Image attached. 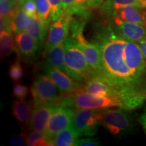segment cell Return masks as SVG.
Masks as SVG:
<instances>
[{
  "label": "cell",
  "instance_id": "obj_1",
  "mask_svg": "<svg viewBox=\"0 0 146 146\" xmlns=\"http://www.w3.org/2000/svg\"><path fill=\"white\" fill-rule=\"evenodd\" d=\"M95 43L101 52L98 76L118 91L126 109L141 106L146 100V61L139 45L112 29L100 33Z\"/></svg>",
  "mask_w": 146,
  "mask_h": 146
},
{
  "label": "cell",
  "instance_id": "obj_2",
  "mask_svg": "<svg viewBox=\"0 0 146 146\" xmlns=\"http://www.w3.org/2000/svg\"><path fill=\"white\" fill-rule=\"evenodd\" d=\"M64 43L65 72L80 85L94 76L85 54L77 41L68 36Z\"/></svg>",
  "mask_w": 146,
  "mask_h": 146
},
{
  "label": "cell",
  "instance_id": "obj_3",
  "mask_svg": "<svg viewBox=\"0 0 146 146\" xmlns=\"http://www.w3.org/2000/svg\"><path fill=\"white\" fill-rule=\"evenodd\" d=\"M31 91L34 104H51L60 106L62 93L50 76L40 75L32 85Z\"/></svg>",
  "mask_w": 146,
  "mask_h": 146
},
{
  "label": "cell",
  "instance_id": "obj_4",
  "mask_svg": "<svg viewBox=\"0 0 146 146\" xmlns=\"http://www.w3.org/2000/svg\"><path fill=\"white\" fill-rule=\"evenodd\" d=\"M104 108H76L74 110L72 127L78 136H94L101 125Z\"/></svg>",
  "mask_w": 146,
  "mask_h": 146
},
{
  "label": "cell",
  "instance_id": "obj_5",
  "mask_svg": "<svg viewBox=\"0 0 146 146\" xmlns=\"http://www.w3.org/2000/svg\"><path fill=\"white\" fill-rule=\"evenodd\" d=\"M129 111L130 110L123 108H104L101 125L114 136L127 134L133 127L132 118Z\"/></svg>",
  "mask_w": 146,
  "mask_h": 146
},
{
  "label": "cell",
  "instance_id": "obj_6",
  "mask_svg": "<svg viewBox=\"0 0 146 146\" xmlns=\"http://www.w3.org/2000/svg\"><path fill=\"white\" fill-rule=\"evenodd\" d=\"M72 16V13L69 11L64 10L57 20L53 21L47 33L44 51L45 54L52 47L64 42L68 36Z\"/></svg>",
  "mask_w": 146,
  "mask_h": 146
},
{
  "label": "cell",
  "instance_id": "obj_7",
  "mask_svg": "<svg viewBox=\"0 0 146 146\" xmlns=\"http://www.w3.org/2000/svg\"><path fill=\"white\" fill-rule=\"evenodd\" d=\"M74 110L64 106L56 107L47 123L45 135L52 139L58 133L72 125Z\"/></svg>",
  "mask_w": 146,
  "mask_h": 146
},
{
  "label": "cell",
  "instance_id": "obj_8",
  "mask_svg": "<svg viewBox=\"0 0 146 146\" xmlns=\"http://www.w3.org/2000/svg\"><path fill=\"white\" fill-rule=\"evenodd\" d=\"M77 41L87 60L89 67L94 76L100 75L102 68L101 52L98 45L96 43H89L84 37L83 32L78 33L71 36Z\"/></svg>",
  "mask_w": 146,
  "mask_h": 146
},
{
  "label": "cell",
  "instance_id": "obj_9",
  "mask_svg": "<svg viewBox=\"0 0 146 146\" xmlns=\"http://www.w3.org/2000/svg\"><path fill=\"white\" fill-rule=\"evenodd\" d=\"M42 69L45 74L53 80L59 90L63 94H68L74 92L79 88L81 85L74 81L68 74L60 69L54 68L43 63Z\"/></svg>",
  "mask_w": 146,
  "mask_h": 146
},
{
  "label": "cell",
  "instance_id": "obj_10",
  "mask_svg": "<svg viewBox=\"0 0 146 146\" xmlns=\"http://www.w3.org/2000/svg\"><path fill=\"white\" fill-rule=\"evenodd\" d=\"M81 88L89 94L119 100L123 104L124 108L126 109L125 103L118 91L100 76H93L81 85Z\"/></svg>",
  "mask_w": 146,
  "mask_h": 146
},
{
  "label": "cell",
  "instance_id": "obj_11",
  "mask_svg": "<svg viewBox=\"0 0 146 146\" xmlns=\"http://www.w3.org/2000/svg\"><path fill=\"white\" fill-rule=\"evenodd\" d=\"M115 31L125 39L134 42H140L146 39V27L123 21L116 15L114 18Z\"/></svg>",
  "mask_w": 146,
  "mask_h": 146
},
{
  "label": "cell",
  "instance_id": "obj_12",
  "mask_svg": "<svg viewBox=\"0 0 146 146\" xmlns=\"http://www.w3.org/2000/svg\"><path fill=\"white\" fill-rule=\"evenodd\" d=\"M56 107L51 104H34L33 114L29 124V131L45 133L47 123Z\"/></svg>",
  "mask_w": 146,
  "mask_h": 146
},
{
  "label": "cell",
  "instance_id": "obj_13",
  "mask_svg": "<svg viewBox=\"0 0 146 146\" xmlns=\"http://www.w3.org/2000/svg\"><path fill=\"white\" fill-rule=\"evenodd\" d=\"M15 43L19 54L26 59L31 60L39 50L36 41L28 32H22L15 36Z\"/></svg>",
  "mask_w": 146,
  "mask_h": 146
},
{
  "label": "cell",
  "instance_id": "obj_14",
  "mask_svg": "<svg viewBox=\"0 0 146 146\" xmlns=\"http://www.w3.org/2000/svg\"><path fill=\"white\" fill-rule=\"evenodd\" d=\"M48 26L49 23H45L38 14L31 17V22L27 32L30 33L36 41L39 50L41 49L44 44L47 31L49 30Z\"/></svg>",
  "mask_w": 146,
  "mask_h": 146
},
{
  "label": "cell",
  "instance_id": "obj_15",
  "mask_svg": "<svg viewBox=\"0 0 146 146\" xmlns=\"http://www.w3.org/2000/svg\"><path fill=\"white\" fill-rule=\"evenodd\" d=\"M118 16L123 21L146 27V10L137 5H129L118 12Z\"/></svg>",
  "mask_w": 146,
  "mask_h": 146
},
{
  "label": "cell",
  "instance_id": "obj_16",
  "mask_svg": "<svg viewBox=\"0 0 146 146\" xmlns=\"http://www.w3.org/2000/svg\"><path fill=\"white\" fill-rule=\"evenodd\" d=\"M45 54H46V60L44 62L45 64L65 72V51L64 42L52 47Z\"/></svg>",
  "mask_w": 146,
  "mask_h": 146
},
{
  "label": "cell",
  "instance_id": "obj_17",
  "mask_svg": "<svg viewBox=\"0 0 146 146\" xmlns=\"http://www.w3.org/2000/svg\"><path fill=\"white\" fill-rule=\"evenodd\" d=\"M33 106L31 102L25 100H16L12 105V113L20 123L27 125L30 123L33 114Z\"/></svg>",
  "mask_w": 146,
  "mask_h": 146
},
{
  "label": "cell",
  "instance_id": "obj_18",
  "mask_svg": "<svg viewBox=\"0 0 146 146\" xmlns=\"http://www.w3.org/2000/svg\"><path fill=\"white\" fill-rule=\"evenodd\" d=\"M78 135L72 125L58 133L50 140V145L55 146H73L76 145Z\"/></svg>",
  "mask_w": 146,
  "mask_h": 146
},
{
  "label": "cell",
  "instance_id": "obj_19",
  "mask_svg": "<svg viewBox=\"0 0 146 146\" xmlns=\"http://www.w3.org/2000/svg\"><path fill=\"white\" fill-rule=\"evenodd\" d=\"M30 22V16L25 12L23 7L19 5L10 22V28L12 32L16 35L26 31L29 28Z\"/></svg>",
  "mask_w": 146,
  "mask_h": 146
},
{
  "label": "cell",
  "instance_id": "obj_20",
  "mask_svg": "<svg viewBox=\"0 0 146 146\" xmlns=\"http://www.w3.org/2000/svg\"><path fill=\"white\" fill-rule=\"evenodd\" d=\"M129 5L139 6V0H107L104 9L108 13L117 14L120 10Z\"/></svg>",
  "mask_w": 146,
  "mask_h": 146
},
{
  "label": "cell",
  "instance_id": "obj_21",
  "mask_svg": "<svg viewBox=\"0 0 146 146\" xmlns=\"http://www.w3.org/2000/svg\"><path fill=\"white\" fill-rule=\"evenodd\" d=\"M14 48V40L12 33L2 31L0 34V52L1 57H7L11 55Z\"/></svg>",
  "mask_w": 146,
  "mask_h": 146
},
{
  "label": "cell",
  "instance_id": "obj_22",
  "mask_svg": "<svg viewBox=\"0 0 146 146\" xmlns=\"http://www.w3.org/2000/svg\"><path fill=\"white\" fill-rule=\"evenodd\" d=\"M27 145L30 146H48L50 145V139L45 133L36 131H29L26 135Z\"/></svg>",
  "mask_w": 146,
  "mask_h": 146
},
{
  "label": "cell",
  "instance_id": "obj_23",
  "mask_svg": "<svg viewBox=\"0 0 146 146\" xmlns=\"http://www.w3.org/2000/svg\"><path fill=\"white\" fill-rule=\"evenodd\" d=\"M19 5H15L10 0H3L0 4V15L10 23Z\"/></svg>",
  "mask_w": 146,
  "mask_h": 146
},
{
  "label": "cell",
  "instance_id": "obj_24",
  "mask_svg": "<svg viewBox=\"0 0 146 146\" xmlns=\"http://www.w3.org/2000/svg\"><path fill=\"white\" fill-rule=\"evenodd\" d=\"M37 8V14L45 23H50L51 18V8L48 0H35Z\"/></svg>",
  "mask_w": 146,
  "mask_h": 146
},
{
  "label": "cell",
  "instance_id": "obj_25",
  "mask_svg": "<svg viewBox=\"0 0 146 146\" xmlns=\"http://www.w3.org/2000/svg\"><path fill=\"white\" fill-rule=\"evenodd\" d=\"M9 76L12 81L18 83L24 76V71L19 60H16L9 68Z\"/></svg>",
  "mask_w": 146,
  "mask_h": 146
},
{
  "label": "cell",
  "instance_id": "obj_26",
  "mask_svg": "<svg viewBox=\"0 0 146 146\" xmlns=\"http://www.w3.org/2000/svg\"><path fill=\"white\" fill-rule=\"evenodd\" d=\"M51 8L52 21L57 20L64 12L62 0H48Z\"/></svg>",
  "mask_w": 146,
  "mask_h": 146
},
{
  "label": "cell",
  "instance_id": "obj_27",
  "mask_svg": "<svg viewBox=\"0 0 146 146\" xmlns=\"http://www.w3.org/2000/svg\"><path fill=\"white\" fill-rule=\"evenodd\" d=\"M90 0H62L64 10L69 11L73 13L74 11L81 9Z\"/></svg>",
  "mask_w": 146,
  "mask_h": 146
},
{
  "label": "cell",
  "instance_id": "obj_28",
  "mask_svg": "<svg viewBox=\"0 0 146 146\" xmlns=\"http://www.w3.org/2000/svg\"><path fill=\"white\" fill-rule=\"evenodd\" d=\"M13 96L19 100H25L29 92V87L23 84L17 83L13 87Z\"/></svg>",
  "mask_w": 146,
  "mask_h": 146
},
{
  "label": "cell",
  "instance_id": "obj_29",
  "mask_svg": "<svg viewBox=\"0 0 146 146\" xmlns=\"http://www.w3.org/2000/svg\"><path fill=\"white\" fill-rule=\"evenodd\" d=\"M21 6L30 17L37 14V8L35 0H26Z\"/></svg>",
  "mask_w": 146,
  "mask_h": 146
},
{
  "label": "cell",
  "instance_id": "obj_30",
  "mask_svg": "<svg viewBox=\"0 0 146 146\" xmlns=\"http://www.w3.org/2000/svg\"><path fill=\"white\" fill-rule=\"evenodd\" d=\"M100 141L98 139L86 138L77 139L76 145L78 146H98L100 145Z\"/></svg>",
  "mask_w": 146,
  "mask_h": 146
},
{
  "label": "cell",
  "instance_id": "obj_31",
  "mask_svg": "<svg viewBox=\"0 0 146 146\" xmlns=\"http://www.w3.org/2000/svg\"><path fill=\"white\" fill-rule=\"evenodd\" d=\"M10 145L12 146H24L27 145L26 135H20L14 136L10 141Z\"/></svg>",
  "mask_w": 146,
  "mask_h": 146
},
{
  "label": "cell",
  "instance_id": "obj_32",
  "mask_svg": "<svg viewBox=\"0 0 146 146\" xmlns=\"http://www.w3.org/2000/svg\"><path fill=\"white\" fill-rule=\"evenodd\" d=\"M139 121L141 123V125L143 127L144 131H145V133L146 134V106L144 109L143 112L140 115L139 119Z\"/></svg>",
  "mask_w": 146,
  "mask_h": 146
},
{
  "label": "cell",
  "instance_id": "obj_33",
  "mask_svg": "<svg viewBox=\"0 0 146 146\" xmlns=\"http://www.w3.org/2000/svg\"><path fill=\"white\" fill-rule=\"evenodd\" d=\"M139 45L140 48H141L142 53H143V55L144 56V58H145L146 61V39L139 42Z\"/></svg>",
  "mask_w": 146,
  "mask_h": 146
},
{
  "label": "cell",
  "instance_id": "obj_34",
  "mask_svg": "<svg viewBox=\"0 0 146 146\" xmlns=\"http://www.w3.org/2000/svg\"><path fill=\"white\" fill-rule=\"evenodd\" d=\"M139 5L141 8H146V0H139Z\"/></svg>",
  "mask_w": 146,
  "mask_h": 146
},
{
  "label": "cell",
  "instance_id": "obj_35",
  "mask_svg": "<svg viewBox=\"0 0 146 146\" xmlns=\"http://www.w3.org/2000/svg\"><path fill=\"white\" fill-rule=\"evenodd\" d=\"M10 1H12V2L15 5H19L21 0H10Z\"/></svg>",
  "mask_w": 146,
  "mask_h": 146
},
{
  "label": "cell",
  "instance_id": "obj_36",
  "mask_svg": "<svg viewBox=\"0 0 146 146\" xmlns=\"http://www.w3.org/2000/svg\"><path fill=\"white\" fill-rule=\"evenodd\" d=\"M25 1H26V0H21V1H20V5H21H21L23 4V3L25 2Z\"/></svg>",
  "mask_w": 146,
  "mask_h": 146
},
{
  "label": "cell",
  "instance_id": "obj_37",
  "mask_svg": "<svg viewBox=\"0 0 146 146\" xmlns=\"http://www.w3.org/2000/svg\"><path fill=\"white\" fill-rule=\"evenodd\" d=\"M3 1V0H0V1Z\"/></svg>",
  "mask_w": 146,
  "mask_h": 146
}]
</instances>
